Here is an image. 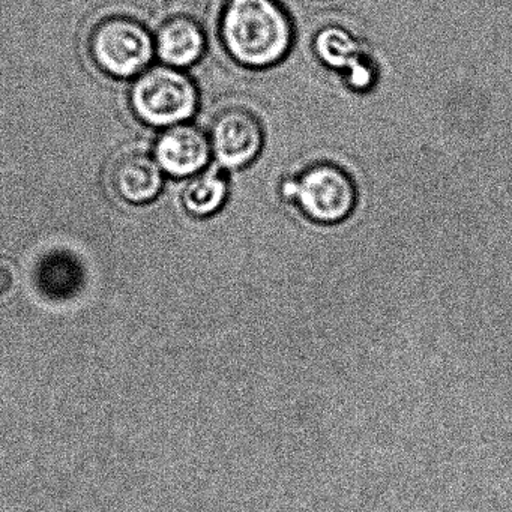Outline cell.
Segmentation results:
<instances>
[{
  "label": "cell",
  "instance_id": "6da1fadb",
  "mask_svg": "<svg viewBox=\"0 0 512 512\" xmlns=\"http://www.w3.org/2000/svg\"><path fill=\"white\" fill-rule=\"evenodd\" d=\"M220 35L233 61L250 70H266L287 58L295 34L277 0H227Z\"/></svg>",
  "mask_w": 512,
  "mask_h": 512
},
{
  "label": "cell",
  "instance_id": "7a4b0ae2",
  "mask_svg": "<svg viewBox=\"0 0 512 512\" xmlns=\"http://www.w3.org/2000/svg\"><path fill=\"white\" fill-rule=\"evenodd\" d=\"M281 194L302 217L319 226H337L352 217L358 206L355 182L346 170L317 163L287 179Z\"/></svg>",
  "mask_w": 512,
  "mask_h": 512
},
{
  "label": "cell",
  "instance_id": "3957f363",
  "mask_svg": "<svg viewBox=\"0 0 512 512\" xmlns=\"http://www.w3.org/2000/svg\"><path fill=\"white\" fill-rule=\"evenodd\" d=\"M199 94L190 77L173 67L145 71L134 83L131 106L152 127H175L196 113Z\"/></svg>",
  "mask_w": 512,
  "mask_h": 512
},
{
  "label": "cell",
  "instance_id": "277c9868",
  "mask_svg": "<svg viewBox=\"0 0 512 512\" xmlns=\"http://www.w3.org/2000/svg\"><path fill=\"white\" fill-rule=\"evenodd\" d=\"M89 52L104 73L128 79L148 67L155 44L142 23L131 17L112 16L95 26Z\"/></svg>",
  "mask_w": 512,
  "mask_h": 512
},
{
  "label": "cell",
  "instance_id": "5b68a950",
  "mask_svg": "<svg viewBox=\"0 0 512 512\" xmlns=\"http://www.w3.org/2000/svg\"><path fill=\"white\" fill-rule=\"evenodd\" d=\"M212 154L224 169H244L262 154L265 131L250 110L241 107L223 110L211 125Z\"/></svg>",
  "mask_w": 512,
  "mask_h": 512
},
{
  "label": "cell",
  "instance_id": "8992f818",
  "mask_svg": "<svg viewBox=\"0 0 512 512\" xmlns=\"http://www.w3.org/2000/svg\"><path fill=\"white\" fill-rule=\"evenodd\" d=\"M211 155L209 137L193 125L170 127L155 148L157 163L175 178L199 175L209 163Z\"/></svg>",
  "mask_w": 512,
  "mask_h": 512
},
{
  "label": "cell",
  "instance_id": "52a82bcc",
  "mask_svg": "<svg viewBox=\"0 0 512 512\" xmlns=\"http://www.w3.org/2000/svg\"><path fill=\"white\" fill-rule=\"evenodd\" d=\"M112 184L125 202L133 205L151 202L163 187L160 164L148 155H124L112 170Z\"/></svg>",
  "mask_w": 512,
  "mask_h": 512
},
{
  "label": "cell",
  "instance_id": "ba28073f",
  "mask_svg": "<svg viewBox=\"0 0 512 512\" xmlns=\"http://www.w3.org/2000/svg\"><path fill=\"white\" fill-rule=\"evenodd\" d=\"M202 26L188 16H175L163 23L155 40L158 56L169 67L185 68L196 64L205 53Z\"/></svg>",
  "mask_w": 512,
  "mask_h": 512
},
{
  "label": "cell",
  "instance_id": "9c48e42d",
  "mask_svg": "<svg viewBox=\"0 0 512 512\" xmlns=\"http://www.w3.org/2000/svg\"><path fill=\"white\" fill-rule=\"evenodd\" d=\"M359 44L350 32L337 26H329L317 34L314 40V52L317 58L331 68L344 70L350 67L353 70L350 83L356 88L361 89L362 86L368 85L370 73L364 65H359L356 59H361V50Z\"/></svg>",
  "mask_w": 512,
  "mask_h": 512
},
{
  "label": "cell",
  "instance_id": "30bf717a",
  "mask_svg": "<svg viewBox=\"0 0 512 512\" xmlns=\"http://www.w3.org/2000/svg\"><path fill=\"white\" fill-rule=\"evenodd\" d=\"M229 197V182L220 170H206L193 176L184 190L185 209L197 218L217 214Z\"/></svg>",
  "mask_w": 512,
  "mask_h": 512
},
{
  "label": "cell",
  "instance_id": "8fae6325",
  "mask_svg": "<svg viewBox=\"0 0 512 512\" xmlns=\"http://www.w3.org/2000/svg\"><path fill=\"white\" fill-rule=\"evenodd\" d=\"M14 272L8 263L0 262V296L10 292L14 286Z\"/></svg>",
  "mask_w": 512,
  "mask_h": 512
}]
</instances>
